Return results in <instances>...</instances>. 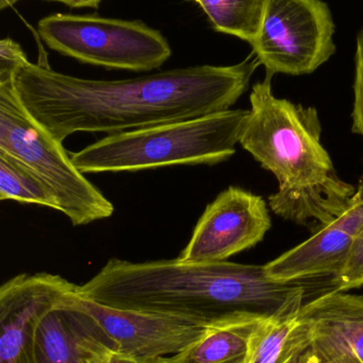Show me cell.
Returning <instances> with one entry per match:
<instances>
[{
  "label": "cell",
  "mask_w": 363,
  "mask_h": 363,
  "mask_svg": "<svg viewBox=\"0 0 363 363\" xmlns=\"http://www.w3.org/2000/svg\"><path fill=\"white\" fill-rule=\"evenodd\" d=\"M36 345L38 363H79L72 320L57 306L40 322Z\"/></svg>",
  "instance_id": "e0dca14e"
},
{
  "label": "cell",
  "mask_w": 363,
  "mask_h": 363,
  "mask_svg": "<svg viewBox=\"0 0 363 363\" xmlns=\"http://www.w3.org/2000/svg\"><path fill=\"white\" fill-rule=\"evenodd\" d=\"M300 315L313 335L309 353L317 363L355 355L363 362V296L327 292L307 302Z\"/></svg>",
  "instance_id": "7c38bea8"
},
{
  "label": "cell",
  "mask_w": 363,
  "mask_h": 363,
  "mask_svg": "<svg viewBox=\"0 0 363 363\" xmlns=\"http://www.w3.org/2000/svg\"><path fill=\"white\" fill-rule=\"evenodd\" d=\"M330 363H363L357 356L355 355H347L343 356V357L338 358V359L334 360Z\"/></svg>",
  "instance_id": "cb8c5ba5"
},
{
  "label": "cell",
  "mask_w": 363,
  "mask_h": 363,
  "mask_svg": "<svg viewBox=\"0 0 363 363\" xmlns=\"http://www.w3.org/2000/svg\"><path fill=\"white\" fill-rule=\"evenodd\" d=\"M110 363H136L134 362V360L128 359V358L123 357V356L117 354V352L113 351L111 349V355H110Z\"/></svg>",
  "instance_id": "603a6c76"
},
{
  "label": "cell",
  "mask_w": 363,
  "mask_h": 363,
  "mask_svg": "<svg viewBox=\"0 0 363 363\" xmlns=\"http://www.w3.org/2000/svg\"><path fill=\"white\" fill-rule=\"evenodd\" d=\"M27 55L21 45L10 38L0 42V82L15 78L17 70L28 63Z\"/></svg>",
  "instance_id": "44dd1931"
},
{
  "label": "cell",
  "mask_w": 363,
  "mask_h": 363,
  "mask_svg": "<svg viewBox=\"0 0 363 363\" xmlns=\"http://www.w3.org/2000/svg\"><path fill=\"white\" fill-rule=\"evenodd\" d=\"M247 110H226L187 121L111 134L70 155L82 174L134 172L172 166L217 165L240 143Z\"/></svg>",
  "instance_id": "277c9868"
},
{
  "label": "cell",
  "mask_w": 363,
  "mask_h": 363,
  "mask_svg": "<svg viewBox=\"0 0 363 363\" xmlns=\"http://www.w3.org/2000/svg\"><path fill=\"white\" fill-rule=\"evenodd\" d=\"M19 0H0V10H6V9L11 8L14 6Z\"/></svg>",
  "instance_id": "484cf974"
},
{
  "label": "cell",
  "mask_w": 363,
  "mask_h": 363,
  "mask_svg": "<svg viewBox=\"0 0 363 363\" xmlns=\"http://www.w3.org/2000/svg\"><path fill=\"white\" fill-rule=\"evenodd\" d=\"M300 311L260 321L251 335L245 363L298 362L313 342L310 326Z\"/></svg>",
  "instance_id": "4fadbf2b"
},
{
  "label": "cell",
  "mask_w": 363,
  "mask_h": 363,
  "mask_svg": "<svg viewBox=\"0 0 363 363\" xmlns=\"http://www.w3.org/2000/svg\"><path fill=\"white\" fill-rule=\"evenodd\" d=\"M271 226L264 199L230 186L207 205L177 259L189 264L226 262L264 240Z\"/></svg>",
  "instance_id": "9c48e42d"
},
{
  "label": "cell",
  "mask_w": 363,
  "mask_h": 363,
  "mask_svg": "<svg viewBox=\"0 0 363 363\" xmlns=\"http://www.w3.org/2000/svg\"><path fill=\"white\" fill-rule=\"evenodd\" d=\"M0 200L38 204L60 211L55 192L27 165L0 151Z\"/></svg>",
  "instance_id": "2e32d148"
},
{
  "label": "cell",
  "mask_w": 363,
  "mask_h": 363,
  "mask_svg": "<svg viewBox=\"0 0 363 363\" xmlns=\"http://www.w3.org/2000/svg\"><path fill=\"white\" fill-rule=\"evenodd\" d=\"M332 290V277L278 281L266 264H189L177 258L146 262L111 258L90 281L77 286L81 296L104 306L211 323L298 313L307 298Z\"/></svg>",
  "instance_id": "7a4b0ae2"
},
{
  "label": "cell",
  "mask_w": 363,
  "mask_h": 363,
  "mask_svg": "<svg viewBox=\"0 0 363 363\" xmlns=\"http://www.w3.org/2000/svg\"><path fill=\"white\" fill-rule=\"evenodd\" d=\"M66 313L74 326L79 363H110L111 347L78 315L70 311Z\"/></svg>",
  "instance_id": "ac0fdd59"
},
{
  "label": "cell",
  "mask_w": 363,
  "mask_h": 363,
  "mask_svg": "<svg viewBox=\"0 0 363 363\" xmlns=\"http://www.w3.org/2000/svg\"><path fill=\"white\" fill-rule=\"evenodd\" d=\"M148 363H163L161 362V359H156V360H153V362H148Z\"/></svg>",
  "instance_id": "4316f807"
},
{
  "label": "cell",
  "mask_w": 363,
  "mask_h": 363,
  "mask_svg": "<svg viewBox=\"0 0 363 363\" xmlns=\"http://www.w3.org/2000/svg\"><path fill=\"white\" fill-rule=\"evenodd\" d=\"M0 151L23 162L44 180L72 225L108 219L114 213V205L76 167L63 143L25 108L14 79L0 82Z\"/></svg>",
  "instance_id": "5b68a950"
},
{
  "label": "cell",
  "mask_w": 363,
  "mask_h": 363,
  "mask_svg": "<svg viewBox=\"0 0 363 363\" xmlns=\"http://www.w3.org/2000/svg\"><path fill=\"white\" fill-rule=\"evenodd\" d=\"M38 31L51 50L108 69L151 72L172 55L163 34L140 21L57 13L40 19Z\"/></svg>",
  "instance_id": "8992f818"
},
{
  "label": "cell",
  "mask_w": 363,
  "mask_h": 363,
  "mask_svg": "<svg viewBox=\"0 0 363 363\" xmlns=\"http://www.w3.org/2000/svg\"><path fill=\"white\" fill-rule=\"evenodd\" d=\"M45 1L60 2V4H65V6L74 9H98L102 0H45Z\"/></svg>",
  "instance_id": "7402d4cb"
},
{
  "label": "cell",
  "mask_w": 363,
  "mask_h": 363,
  "mask_svg": "<svg viewBox=\"0 0 363 363\" xmlns=\"http://www.w3.org/2000/svg\"><path fill=\"white\" fill-rule=\"evenodd\" d=\"M213 29L253 44L264 19L266 0H195Z\"/></svg>",
  "instance_id": "9a60e30c"
},
{
  "label": "cell",
  "mask_w": 363,
  "mask_h": 363,
  "mask_svg": "<svg viewBox=\"0 0 363 363\" xmlns=\"http://www.w3.org/2000/svg\"><path fill=\"white\" fill-rule=\"evenodd\" d=\"M272 78L266 74L254 85L239 144L276 177L278 191L269 205L277 216L326 225L345 213L357 189L338 176L322 145L317 108L275 97Z\"/></svg>",
  "instance_id": "3957f363"
},
{
  "label": "cell",
  "mask_w": 363,
  "mask_h": 363,
  "mask_svg": "<svg viewBox=\"0 0 363 363\" xmlns=\"http://www.w3.org/2000/svg\"><path fill=\"white\" fill-rule=\"evenodd\" d=\"M76 287L60 275L19 274L0 288V363H38V330Z\"/></svg>",
  "instance_id": "30bf717a"
},
{
  "label": "cell",
  "mask_w": 363,
  "mask_h": 363,
  "mask_svg": "<svg viewBox=\"0 0 363 363\" xmlns=\"http://www.w3.org/2000/svg\"><path fill=\"white\" fill-rule=\"evenodd\" d=\"M296 363H317V362H315V358L310 355L308 350V351H307L306 353H305L304 355H303L302 357H300Z\"/></svg>",
  "instance_id": "d4e9b609"
},
{
  "label": "cell",
  "mask_w": 363,
  "mask_h": 363,
  "mask_svg": "<svg viewBox=\"0 0 363 363\" xmlns=\"http://www.w3.org/2000/svg\"><path fill=\"white\" fill-rule=\"evenodd\" d=\"M332 283L339 291H347L363 285V228L352 247L345 268L332 277Z\"/></svg>",
  "instance_id": "d6986e66"
},
{
  "label": "cell",
  "mask_w": 363,
  "mask_h": 363,
  "mask_svg": "<svg viewBox=\"0 0 363 363\" xmlns=\"http://www.w3.org/2000/svg\"><path fill=\"white\" fill-rule=\"evenodd\" d=\"M260 321L232 320L209 326L193 345L170 357L163 363H245L249 341Z\"/></svg>",
  "instance_id": "5bb4252c"
},
{
  "label": "cell",
  "mask_w": 363,
  "mask_h": 363,
  "mask_svg": "<svg viewBox=\"0 0 363 363\" xmlns=\"http://www.w3.org/2000/svg\"><path fill=\"white\" fill-rule=\"evenodd\" d=\"M260 64L253 52L229 66L175 68L126 80H90L26 63L14 83L30 114L63 143L85 133H121L229 110Z\"/></svg>",
  "instance_id": "6da1fadb"
},
{
  "label": "cell",
  "mask_w": 363,
  "mask_h": 363,
  "mask_svg": "<svg viewBox=\"0 0 363 363\" xmlns=\"http://www.w3.org/2000/svg\"><path fill=\"white\" fill-rule=\"evenodd\" d=\"M354 133L363 136V26L357 35L355 55V82H354ZM363 183V176H362Z\"/></svg>",
  "instance_id": "ffe728a7"
},
{
  "label": "cell",
  "mask_w": 363,
  "mask_h": 363,
  "mask_svg": "<svg viewBox=\"0 0 363 363\" xmlns=\"http://www.w3.org/2000/svg\"><path fill=\"white\" fill-rule=\"evenodd\" d=\"M335 23L323 0H266L254 55L266 74H313L336 52Z\"/></svg>",
  "instance_id": "ba28073f"
},
{
  "label": "cell",
  "mask_w": 363,
  "mask_h": 363,
  "mask_svg": "<svg viewBox=\"0 0 363 363\" xmlns=\"http://www.w3.org/2000/svg\"><path fill=\"white\" fill-rule=\"evenodd\" d=\"M363 228V183L345 213L308 240L266 264L278 281L334 277L345 268L352 247Z\"/></svg>",
  "instance_id": "8fae6325"
},
{
  "label": "cell",
  "mask_w": 363,
  "mask_h": 363,
  "mask_svg": "<svg viewBox=\"0 0 363 363\" xmlns=\"http://www.w3.org/2000/svg\"><path fill=\"white\" fill-rule=\"evenodd\" d=\"M74 289L57 308L78 315L113 351L136 363H148L180 353L207 332L211 322L104 306Z\"/></svg>",
  "instance_id": "52a82bcc"
}]
</instances>
